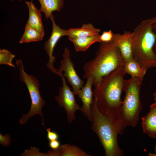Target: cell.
I'll return each instance as SVG.
<instances>
[{"instance_id": "1", "label": "cell", "mask_w": 156, "mask_h": 156, "mask_svg": "<svg viewBox=\"0 0 156 156\" xmlns=\"http://www.w3.org/2000/svg\"><path fill=\"white\" fill-rule=\"evenodd\" d=\"M126 74L123 67L118 68L103 78L95 86L93 100L102 114L109 118L120 134H122L125 127L120 117L122 103L121 95Z\"/></svg>"}, {"instance_id": "2", "label": "cell", "mask_w": 156, "mask_h": 156, "mask_svg": "<svg viewBox=\"0 0 156 156\" xmlns=\"http://www.w3.org/2000/svg\"><path fill=\"white\" fill-rule=\"evenodd\" d=\"M94 58L83 66L84 79H93V85H97L103 77L124 66L125 62L116 45L112 41L100 43Z\"/></svg>"}, {"instance_id": "3", "label": "cell", "mask_w": 156, "mask_h": 156, "mask_svg": "<svg viewBox=\"0 0 156 156\" xmlns=\"http://www.w3.org/2000/svg\"><path fill=\"white\" fill-rule=\"evenodd\" d=\"M156 17L144 20L132 32L133 59L143 68L148 69L156 66V57L153 51L155 40L153 24Z\"/></svg>"}, {"instance_id": "4", "label": "cell", "mask_w": 156, "mask_h": 156, "mask_svg": "<svg viewBox=\"0 0 156 156\" xmlns=\"http://www.w3.org/2000/svg\"><path fill=\"white\" fill-rule=\"evenodd\" d=\"M91 110L93 118L91 129L97 135L106 156H122L123 150L119 146L117 135L119 132L111 120L100 112L93 100Z\"/></svg>"}, {"instance_id": "5", "label": "cell", "mask_w": 156, "mask_h": 156, "mask_svg": "<svg viewBox=\"0 0 156 156\" xmlns=\"http://www.w3.org/2000/svg\"><path fill=\"white\" fill-rule=\"evenodd\" d=\"M143 78H131L125 80L123 91L125 93L120 113L122 124L125 127H135L138 122L142 105L140 99V93Z\"/></svg>"}, {"instance_id": "6", "label": "cell", "mask_w": 156, "mask_h": 156, "mask_svg": "<svg viewBox=\"0 0 156 156\" xmlns=\"http://www.w3.org/2000/svg\"><path fill=\"white\" fill-rule=\"evenodd\" d=\"M16 65L20 73V79L25 84L29 91L31 100V105L29 112L22 116L19 122L23 125L28 120L35 115H39L43 120L42 107L45 104V101L42 98L39 91L40 83L38 79L35 76L27 74L24 69L22 61L18 59L16 61Z\"/></svg>"}, {"instance_id": "7", "label": "cell", "mask_w": 156, "mask_h": 156, "mask_svg": "<svg viewBox=\"0 0 156 156\" xmlns=\"http://www.w3.org/2000/svg\"><path fill=\"white\" fill-rule=\"evenodd\" d=\"M59 73L61 75L62 85L60 88L58 95L55 97V100L59 107L64 108L67 114V121L71 123L76 119V112L78 110H81V109L76 103L75 94L67 84L62 72Z\"/></svg>"}, {"instance_id": "8", "label": "cell", "mask_w": 156, "mask_h": 156, "mask_svg": "<svg viewBox=\"0 0 156 156\" xmlns=\"http://www.w3.org/2000/svg\"><path fill=\"white\" fill-rule=\"evenodd\" d=\"M50 19L52 23V31L50 37L45 42L44 45V49L49 57V60L46 65L51 72L60 77V74L53 66L55 57L53 55V53L55 47L59 39L63 36H68V30L62 29L57 25L53 14Z\"/></svg>"}, {"instance_id": "9", "label": "cell", "mask_w": 156, "mask_h": 156, "mask_svg": "<svg viewBox=\"0 0 156 156\" xmlns=\"http://www.w3.org/2000/svg\"><path fill=\"white\" fill-rule=\"evenodd\" d=\"M59 69H56L59 72L64 71L63 74L71 85L73 92L77 95L79 90L83 87L84 81L79 77L74 68V64L70 56V51L67 48H65L62 55Z\"/></svg>"}, {"instance_id": "10", "label": "cell", "mask_w": 156, "mask_h": 156, "mask_svg": "<svg viewBox=\"0 0 156 156\" xmlns=\"http://www.w3.org/2000/svg\"><path fill=\"white\" fill-rule=\"evenodd\" d=\"M93 82V79L92 77L88 78L85 86L79 90L77 95L81 99L82 103L81 111L83 115L92 122L93 121L91 110V105L93 100V92L92 89Z\"/></svg>"}, {"instance_id": "11", "label": "cell", "mask_w": 156, "mask_h": 156, "mask_svg": "<svg viewBox=\"0 0 156 156\" xmlns=\"http://www.w3.org/2000/svg\"><path fill=\"white\" fill-rule=\"evenodd\" d=\"M132 32L125 31L122 34L113 33V42L118 48L125 62L133 59L132 36Z\"/></svg>"}, {"instance_id": "12", "label": "cell", "mask_w": 156, "mask_h": 156, "mask_svg": "<svg viewBox=\"0 0 156 156\" xmlns=\"http://www.w3.org/2000/svg\"><path fill=\"white\" fill-rule=\"evenodd\" d=\"M143 133L152 138H156V103L154 102L150 106L149 111L142 118Z\"/></svg>"}, {"instance_id": "13", "label": "cell", "mask_w": 156, "mask_h": 156, "mask_svg": "<svg viewBox=\"0 0 156 156\" xmlns=\"http://www.w3.org/2000/svg\"><path fill=\"white\" fill-rule=\"evenodd\" d=\"M33 0L26 1L29 10V18L27 22L32 27L44 35V29L42 21V15L40 10L35 6Z\"/></svg>"}, {"instance_id": "14", "label": "cell", "mask_w": 156, "mask_h": 156, "mask_svg": "<svg viewBox=\"0 0 156 156\" xmlns=\"http://www.w3.org/2000/svg\"><path fill=\"white\" fill-rule=\"evenodd\" d=\"M68 38L84 37L99 35L101 30L95 28L90 23L83 24L80 28H73L68 29Z\"/></svg>"}, {"instance_id": "15", "label": "cell", "mask_w": 156, "mask_h": 156, "mask_svg": "<svg viewBox=\"0 0 156 156\" xmlns=\"http://www.w3.org/2000/svg\"><path fill=\"white\" fill-rule=\"evenodd\" d=\"M38 0L40 5V10L44 13L47 20L50 18L53 12H59L64 6V0Z\"/></svg>"}, {"instance_id": "16", "label": "cell", "mask_w": 156, "mask_h": 156, "mask_svg": "<svg viewBox=\"0 0 156 156\" xmlns=\"http://www.w3.org/2000/svg\"><path fill=\"white\" fill-rule=\"evenodd\" d=\"M100 35L76 38H68L74 45L75 50L77 51L84 52L87 50L92 44L101 42Z\"/></svg>"}, {"instance_id": "17", "label": "cell", "mask_w": 156, "mask_h": 156, "mask_svg": "<svg viewBox=\"0 0 156 156\" xmlns=\"http://www.w3.org/2000/svg\"><path fill=\"white\" fill-rule=\"evenodd\" d=\"M123 68L126 73L131 78H143L147 70L133 59L125 62Z\"/></svg>"}, {"instance_id": "18", "label": "cell", "mask_w": 156, "mask_h": 156, "mask_svg": "<svg viewBox=\"0 0 156 156\" xmlns=\"http://www.w3.org/2000/svg\"><path fill=\"white\" fill-rule=\"evenodd\" d=\"M44 35L31 27L26 22L23 34L19 40L20 44L42 40Z\"/></svg>"}, {"instance_id": "19", "label": "cell", "mask_w": 156, "mask_h": 156, "mask_svg": "<svg viewBox=\"0 0 156 156\" xmlns=\"http://www.w3.org/2000/svg\"><path fill=\"white\" fill-rule=\"evenodd\" d=\"M61 156H90L78 146L67 144L61 145Z\"/></svg>"}, {"instance_id": "20", "label": "cell", "mask_w": 156, "mask_h": 156, "mask_svg": "<svg viewBox=\"0 0 156 156\" xmlns=\"http://www.w3.org/2000/svg\"><path fill=\"white\" fill-rule=\"evenodd\" d=\"M15 55L8 50L0 49V64H4L14 68L15 66L13 64L12 60Z\"/></svg>"}, {"instance_id": "21", "label": "cell", "mask_w": 156, "mask_h": 156, "mask_svg": "<svg viewBox=\"0 0 156 156\" xmlns=\"http://www.w3.org/2000/svg\"><path fill=\"white\" fill-rule=\"evenodd\" d=\"M39 148L30 146V149L25 150L20 156H47L46 153H41L39 151Z\"/></svg>"}, {"instance_id": "22", "label": "cell", "mask_w": 156, "mask_h": 156, "mask_svg": "<svg viewBox=\"0 0 156 156\" xmlns=\"http://www.w3.org/2000/svg\"><path fill=\"white\" fill-rule=\"evenodd\" d=\"M113 33L111 30L103 31L100 35L99 39L101 42H107L112 41Z\"/></svg>"}, {"instance_id": "23", "label": "cell", "mask_w": 156, "mask_h": 156, "mask_svg": "<svg viewBox=\"0 0 156 156\" xmlns=\"http://www.w3.org/2000/svg\"><path fill=\"white\" fill-rule=\"evenodd\" d=\"M11 143L10 135L8 134L2 135L0 133V144L5 147H8Z\"/></svg>"}, {"instance_id": "24", "label": "cell", "mask_w": 156, "mask_h": 156, "mask_svg": "<svg viewBox=\"0 0 156 156\" xmlns=\"http://www.w3.org/2000/svg\"><path fill=\"white\" fill-rule=\"evenodd\" d=\"M46 129L47 132V138L49 141L58 140L59 135L56 132L51 131L49 128Z\"/></svg>"}, {"instance_id": "25", "label": "cell", "mask_w": 156, "mask_h": 156, "mask_svg": "<svg viewBox=\"0 0 156 156\" xmlns=\"http://www.w3.org/2000/svg\"><path fill=\"white\" fill-rule=\"evenodd\" d=\"M49 147L52 150H56L60 146V143L58 140L49 141Z\"/></svg>"}, {"instance_id": "26", "label": "cell", "mask_w": 156, "mask_h": 156, "mask_svg": "<svg viewBox=\"0 0 156 156\" xmlns=\"http://www.w3.org/2000/svg\"><path fill=\"white\" fill-rule=\"evenodd\" d=\"M47 156H61V149L60 147L56 150H52L48 151Z\"/></svg>"}, {"instance_id": "27", "label": "cell", "mask_w": 156, "mask_h": 156, "mask_svg": "<svg viewBox=\"0 0 156 156\" xmlns=\"http://www.w3.org/2000/svg\"><path fill=\"white\" fill-rule=\"evenodd\" d=\"M152 29L155 36V40L153 47V51L156 57V22L153 24Z\"/></svg>"}, {"instance_id": "28", "label": "cell", "mask_w": 156, "mask_h": 156, "mask_svg": "<svg viewBox=\"0 0 156 156\" xmlns=\"http://www.w3.org/2000/svg\"><path fill=\"white\" fill-rule=\"evenodd\" d=\"M153 96L155 102L156 103V92H155L154 93Z\"/></svg>"}, {"instance_id": "29", "label": "cell", "mask_w": 156, "mask_h": 156, "mask_svg": "<svg viewBox=\"0 0 156 156\" xmlns=\"http://www.w3.org/2000/svg\"><path fill=\"white\" fill-rule=\"evenodd\" d=\"M12 1H14V0H10ZM19 1H25V0H18Z\"/></svg>"}, {"instance_id": "30", "label": "cell", "mask_w": 156, "mask_h": 156, "mask_svg": "<svg viewBox=\"0 0 156 156\" xmlns=\"http://www.w3.org/2000/svg\"></svg>"}]
</instances>
